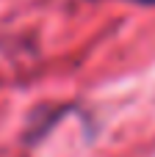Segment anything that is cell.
<instances>
[{
    "label": "cell",
    "instance_id": "cell-1",
    "mask_svg": "<svg viewBox=\"0 0 155 157\" xmlns=\"http://www.w3.org/2000/svg\"><path fill=\"white\" fill-rule=\"evenodd\" d=\"M133 3H144V6H155V0H133Z\"/></svg>",
    "mask_w": 155,
    "mask_h": 157
}]
</instances>
